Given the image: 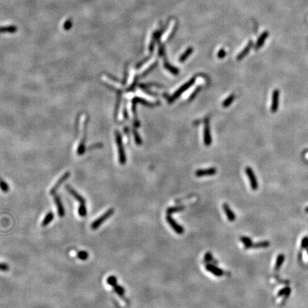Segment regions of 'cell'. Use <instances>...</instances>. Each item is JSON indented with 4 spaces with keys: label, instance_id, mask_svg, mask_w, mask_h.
<instances>
[{
    "label": "cell",
    "instance_id": "39",
    "mask_svg": "<svg viewBox=\"0 0 308 308\" xmlns=\"http://www.w3.org/2000/svg\"><path fill=\"white\" fill-rule=\"evenodd\" d=\"M9 270V267L8 265L6 264V263H0V271L6 272V271H8Z\"/></svg>",
    "mask_w": 308,
    "mask_h": 308
},
{
    "label": "cell",
    "instance_id": "19",
    "mask_svg": "<svg viewBox=\"0 0 308 308\" xmlns=\"http://www.w3.org/2000/svg\"><path fill=\"white\" fill-rule=\"evenodd\" d=\"M54 217V213L51 212V211H49V212L46 215V216L44 217V220H42V227H46V225H49L50 222L53 220Z\"/></svg>",
    "mask_w": 308,
    "mask_h": 308
},
{
    "label": "cell",
    "instance_id": "9",
    "mask_svg": "<svg viewBox=\"0 0 308 308\" xmlns=\"http://www.w3.org/2000/svg\"><path fill=\"white\" fill-rule=\"evenodd\" d=\"M70 176V173L69 172H66L63 175L62 177L60 178V179H59V181L56 183V184L54 185V186L51 188V190H50V194L51 195H54L56 194V192H57V190H58L59 186H60L64 182L66 181V179H68V178H69Z\"/></svg>",
    "mask_w": 308,
    "mask_h": 308
},
{
    "label": "cell",
    "instance_id": "11",
    "mask_svg": "<svg viewBox=\"0 0 308 308\" xmlns=\"http://www.w3.org/2000/svg\"><path fill=\"white\" fill-rule=\"evenodd\" d=\"M66 190H67L68 192L70 193V194H71V196H73V197L75 198L76 200H77V201L79 202V204H80V205H83V204H86V200H85L84 198H83L82 196H81L80 194L78 193L77 191L74 190V189L72 188L70 186V185H66Z\"/></svg>",
    "mask_w": 308,
    "mask_h": 308
},
{
    "label": "cell",
    "instance_id": "31",
    "mask_svg": "<svg viewBox=\"0 0 308 308\" xmlns=\"http://www.w3.org/2000/svg\"><path fill=\"white\" fill-rule=\"evenodd\" d=\"M77 256L78 258L80 259L81 260H86L89 257V253L84 250H81V251L78 252Z\"/></svg>",
    "mask_w": 308,
    "mask_h": 308
},
{
    "label": "cell",
    "instance_id": "30",
    "mask_svg": "<svg viewBox=\"0 0 308 308\" xmlns=\"http://www.w3.org/2000/svg\"><path fill=\"white\" fill-rule=\"evenodd\" d=\"M78 213H79V215L81 217L86 216V215H87V209H86V204H83V205H79V209H78Z\"/></svg>",
    "mask_w": 308,
    "mask_h": 308
},
{
    "label": "cell",
    "instance_id": "8",
    "mask_svg": "<svg viewBox=\"0 0 308 308\" xmlns=\"http://www.w3.org/2000/svg\"><path fill=\"white\" fill-rule=\"evenodd\" d=\"M54 203L56 204V206H57V211H58L59 216L61 217V218H63L65 215V210L62 200H61V198L59 197L58 195L54 194Z\"/></svg>",
    "mask_w": 308,
    "mask_h": 308
},
{
    "label": "cell",
    "instance_id": "28",
    "mask_svg": "<svg viewBox=\"0 0 308 308\" xmlns=\"http://www.w3.org/2000/svg\"><path fill=\"white\" fill-rule=\"evenodd\" d=\"M158 36H159V31H156V32H155L153 34V37H152L151 42V43H150V45H149V50L151 52L153 51V50L154 49V46H155V42H156V40L158 39Z\"/></svg>",
    "mask_w": 308,
    "mask_h": 308
},
{
    "label": "cell",
    "instance_id": "41",
    "mask_svg": "<svg viewBox=\"0 0 308 308\" xmlns=\"http://www.w3.org/2000/svg\"><path fill=\"white\" fill-rule=\"evenodd\" d=\"M226 54V52H225V50L224 49H221L220 50V51H218V57L219 59H223L224 57H225V56Z\"/></svg>",
    "mask_w": 308,
    "mask_h": 308
},
{
    "label": "cell",
    "instance_id": "2",
    "mask_svg": "<svg viewBox=\"0 0 308 308\" xmlns=\"http://www.w3.org/2000/svg\"><path fill=\"white\" fill-rule=\"evenodd\" d=\"M116 144H117L118 155H119V162L121 164H125L126 162V157L125 151H124L123 144H122L121 136L118 131H116Z\"/></svg>",
    "mask_w": 308,
    "mask_h": 308
},
{
    "label": "cell",
    "instance_id": "29",
    "mask_svg": "<svg viewBox=\"0 0 308 308\" xmlns=\"http://www.w3.org/2000/svg\"><path fill=\"white\" fill-rule=\"evenodd\" d=\"M113 287H114V290L116 294H118L120 297H123L124 294H125V290H124L123 287H121V285H118V284H116V285H115Z\"/></svg>",
    "mask_w": 308,
    "mask_h": 308
},
{
    "label": "cell",
    "instance_id": "42",
    "mask_svg": "<svg viewBox=\"0 0 308 308\" xmlns=\"http://www.w3.org/2000/svg\"><path fill=\"white\" fill-rule=\"evenodd\" d=\"M158 54H159V55H161V56H163V54H164V48H163V46H161L160 47H159Z\"/></svg>",
    "mask_w": 308,
    "mask_h": 308
},
{
    "label": "cell",
    "instance_id": "13",
    "mask_svg": "<svg viewBox=\"0 0 308 308\" xmlns=\"http://www.w3.org/2000/svg\"><path fill=\"white\" fill-rule=\"evenodd\" d=\"M222 208L224 210V212H225L228 220H230L231 222H233L235 220L236 216H235V213H233V211H232L231 208L227 203H224L223 205H222Z\"/></svg>",
    "mask_w": 308,
    "mask_h": 308
},
{
    "label": "cell",
    "instance_id": "21",
    "mask_svg": "<svg viewBox=\"0 0 308 308\" xmlns=\"http://www.w3.org/2000/svg\"><path fill=\"white\" fill-rule=\"evenodd\" d=\"M284 260H285V255L283 254H280V255H277L275 265V271H278L280 269L282 265L283 264Z\"/></svg>",
    "mask_w": 308,
    "mask_h": 308
},
{
    "label": "cell",
    "instance_id": "5",
    "mask_svg": "<svg viewBox=\"0 0 308 308\" xmlns=\"http://www.w3.org/2000/svg\"><path fill=\"white\" fill-rule=\"evenodd\" d=\"M166 220L167 222H168V223L169 224V225L172 228V229L177 234L182 235L184 233V228H183V227H182L181 225H179V224L172 218V216H170V215H167Z\"/></svg>",
    "mask_w": 308,
    "mask_h": 308
},
{
    "label": "cell",
    "instance_id": "15",
    "mask_svg": "<svg viewBox=\"0 0 308 308\" xmlns=\"http://www.w3.org/2000/svg\"><path fill=\"white\" fill-rule=\"evenodd\" d=\"M268 36H269V33L268 32V31H264V32L262 33V34L260 36L258 39H257V42H256V44L255 46V50H258L259 49H260V48L262 47L263 45L265 43V40H266V39L268 38Z\"/></svg>",
    "mask_w": 308,
    "mask_h": 308
},
{
    "label": "cell",
    "instance_id": "6",
    "mask_svg": "<svg viewBox=\"0 0 308 308\" xmlns=\"http://www.w3.org/2000/svg\"><path fill=\"white\" fill-rule=\"evenodd\" d=\"M279 97L280 92L278 89H275L272 94V103H271V111L272 113L277 112L278 106H279Z\"/></svg>",
    "mask_w": 308,
    "mask_h": 308
},
{
    "label": "cell",
    "instance_id": "3",
    "mask_svg": "<svg viewBox=\"0 0 308 308\" xmlns=\"http://www.w3.org/2000/svg\"><path fill=\"white\" fill-rule=\"evenodd\" d=\"M195 81H196V78L193 77V78H192V79H190V80L188 81V82H186L185 84H183V86L180 87L179 89H178L175 93H174L173 95L171 97L169 98V100H168L169 103H171V102L175 101L176 99H178V98H179L183 92H185L187 89H188L190 88V87L192 86L193 84V83H195Z\"/></svg>",
    "mask_w": 308,
    "mask_h": 308
},
{
    "label": "cell",
    "instance_id": "4",
    "mask_svg": "<svg viewBox=\"0 0 308 308\" xmlns=\"http://www.w3.org/2000/svg\"><path fill=\"white\" fill-rule=\"evenodd\" d=\"M246 173L247 176H248V179H249L251 188L253 190H257V188H258V182H257V179H256V176L255 173H254L253 170L251 168H250V167H247L246 168Z\"/></svg>",
    "mask_w": 308,
    "mask_h": 308
},
{
    "label": "cell",
    "instance_id": "27",
    "mask_svg": "<svg viewBox=\"0 0 308 308\" xmlns=\"http://www.w3.org/2000/svg\"><path fill=\"white\" fill-rule=\"evenodd\" d=\"M235 99V94H231V95H230L228 97L226 98V99H225V101L222 102V106H223L224 108H227V107L229 106H231V104L233 103V101H234Z\"/></svg>",
    "mask_w": 308,
    "mask_h": 308
},
{
    "label": "cell",
    "instance_id": "12",
    "mask_svg": "<svg viewBox=\"0 0 308 308\" xmlns=\"http://www.w3.org/2000/svg\"><path fill=\"white\" fill-rule=\"evenodd\" d=\"M217 170L215 168H205V169H198L196 171V176L197 177H203L205 176H213L216 173Z\"/></svg>",
    "mask_w": 308,
    "mask_h": 308
},
{
    "label": "cell",
    "instance_id": "40",
    "mask_svg": "<svg viewBox=\"0 0 308 308\" xmlns=\"http://www.w3.org/2000/svg\"><path fill=\"white\" fill-rule=\"evenodd\" d=\"M200 89H201V87H200V86L197 87V88H196V89H195L194 92L192 93V94H191V95L190 96V99H189V100H190H190L193 99L194 98H195V96L197 95V94H198V92H199L200 91Z\"/></svg>",
    "mask_w": 308,
    "mask_h": 308
},
{
    "label": "cell",
    "instance_id": "10",
    "mask_svg": "<svg viewBox=\"0 0 308 308\" xmlns=\"http://www.w3.org/2000/svg\"><path fill=\"white\" fill-rule=\"evenodd\" d=\"M205 269L208 270V271L214 275L216 277H221V276L223 275V270H222L221 269L218 268V267L216 266V265L210 264V263H208V264L205 265Z\"/></svg>",
    "mask_w": 308,
    "mask_h": 308
},
{
    "label": "cell",
    "instance_id": "43",
    "mask_svg": "<svg viewBox=\"0 0 308 308\" xmlns=\"http://www.w3.org/2000/svg\"><path fill=\"white\" fill-rule=\"evenodd\" d=\"M305 212H306V213H308V207H307V208H305Z\"/></svg>",
    "mask_w": 308,
    "mask_h": 308
},
{
    "label": "cell",
    "instance_id": "14",
    "mask_svg": "<svg viewBox=\"0 0 308 308\" xmlns=\"http://www.w3.org/2000/svg\"><path fill=\"white\" fill-rule=\"evenodd\" d=\"M253 42H251V41H250V42H248V44H247V45L246 46V47H245L244 49L240 51V53H239L238 55L237 56V61L242 60V59H243L244 57H246V56L248 54V53H249L250 50L251 49L252 46H253Z\"/></svg>",
    "mask_w": 308,
    "mask_h": 308
},
{
    "label": "cell",
    "instance_id": "16",
    "mask_svg": "<svg viewBox=\"0 0 308 308\" xmlns=\"http://www.w3.org/2000/svg\"><path fill=\"white\" fill-rule=\"evenodd\" d=\"M291 293V288L290 287H284V288L281 289L277 293V296L278 297H280V296H285L284 297V300H283V302L284 303L285 301H286V300L288 298L289 295H290Z\"/></svg>",
    "mask_w": 308,
    "mask_h": 308
},
{
    "label": "cell",
    "instance_id": "1",
    "mask_svg": "<svg viewBox=\"0 0 308 308\" xmlns=\"http://www.w3.org/2000/svg\"><path fill=\"white\" fill-rule=\"evenodd\" d=\"M114 213V208H110L107 210L106 212L103 213V215H101V216L99 217V218L96 219L94 222H92V225H91V228H92V230H97L100 226H101L102 224L107 219H109L110 217L112 216Z\"/></svg>",
    "mask_w": 308,
    "mask_h": 308
},
{
    "label": "cell",
    "instance_id": "25",
    "mask_svg": "<svg viewBox=\"0 0 308 308\" xmlns=\"http://www.w3.org/2000/svg\"><path fill=\"white\" fill-rule=\"evenodd\" d=\"M240 241L244 244L245 248H246V249H249V248H250V246H251L252 244L253 243L251 239H250V237H246V236L241 237Z\"/></svg>",
    "mask_w": 308,
    "mask_h": 308
},
{
    "label": "cell",
    "instance_id": "36",
    "mask_svg": "<svg viewBox=\"0 0 308 308\" xmlns=\"http://www.w3.org/2000/svg\"><path fill=\"white\" fill-rule=\"evenodd\" d=\"M156 65H157V63H156V62H154V64H153L152 65H151V66H150L149 67H148V68H147V69L145 70V71H144V72H143V74H142V76H143V77H145V76L146 75V74H147L148 73H149L150 71H151L153 69V68H155V66H156Z\"/></svg>",
    "mask_w": 308,
    "mask_h": 308
},
{
    "label": "cell",
    "instance_id": "23",
    "mask_svg": "<svg viewBox=\"0 0 308 308\" xmlns=\"http://www.w3.org/2000/svg\"><path fill=\"white\" fill-rule=\"evenodd\" d=\"M193 49L192 47L188 48V49L185 50V52L183 53V54L181 55V57H180V58H179V62H185V61L188 58L189 56H190L191 54L193 53Z\"/></svg>",
    "mask_w": 308,
    "mask_h": 308
},
{
    "label": "cell",
    "instance_id": "18",
    "mask_svg": "<svg viewBox=\"0 0 308 308\" xmlns=\"http://www.w3.org/2000/svg\"><path fill=\"white\" fill-rule=\"evenodd\" d=\"M184 209L185 206H183V205H176V206L168 208L166 211V213L167 215H170V216H171L173 213L181 212V211H183Z\"/></svg>",
    "mask_w": 308,
    "mask_h": 308
},
{
    "label": "cell",
    "instance_id": "32",
    "mask_svg": "<svg viewBox=\"0 0 308 308\" xmlns=\"http://www.w3.org/2000/svg\"><path fill=\"white\" fill-rule=\"evenodd\" d=\"M0 188H1V190L4 193L8 192L9 189L8 184H7L6 182L4 181L2 179H1V178H0Z\"/></svg>",
    "mask_w": 308,
    "mask_h": 308
},
{
    "label": "cell",
    "instance_id": "35",
    "mask_svg": "<svg viewBox=\"0 0 308 308\" xmlns=\"http://www.w3.org/2000/svg\"><path fill=\"white\" fill-rule=\"evenodd\" d=\"M301 248L305 250L308 248V236H305L302 238L301 241Z\"/></svg>",
    "mask_w": 308,
    "mask_h": 308
},
{
    "label": "cell",
    "instance_id": "20",
    "mask_svg": "<svg viewBox=\"0 0 308 308\" xmlns=\"http://www.w3.org/2000/svg\"><path fill=\"white\" fill-rule=\"evenodd\" d=\"M16 31L17 28L14 25L0 27V33H15Z\"/></svg>",
    "mask_w": 308,
    "mask_h": 308
},
{
    "label": "cell",
    "instance_id": "26",
    "mask_svg": "<svg viewBox=\"0 0 308 308\" xmlns=\"http://www.w3.org/2000/svg\"><path fill=\"white\" fill-rule=\"evenodd\" d=\"M133 102H135V103H141V104H143V105L146 106H149V107L154 106L155 105V103H151V102L146 101L145 99H141V98H138V97L135 98V99L133 100Z\"/></svg>",
    "mask_w": 308,
    "mask_h": 308
},
{
    "label": "cell",
    "instance_id": "17",
    "mask_svg": "<svg viewBox=\"0 0 308 308\" xmlns=\"http://www.w3.org/2000/svg\"><path fill=\"white\" fill-rule=\"evenodd\" d=\"M163 65H164V67L166 68L168 71H170V73L173 74V75H178V74H179V68L175 67V66H173L171 64H170L166 60H164Z\"/></svg>",
    "mask_w": 308,
    "mask_h": 308
},
{
    "label": "cell",
    "instance_id": "38",
    "mask_svg": "<svg viewBox=\"0 0 308 308\" xmlns=\"http://www.w3.org/2000/svg\"><path fill=\"white\" fill-rule=\"evenodd\" d=\"M204 260H205V262H207V263L211 262V261L213 260V255H212V253H209V252H208V253H205V256H204Z\"/></svg>",
    "mask_w": 308,
    "mask_h": 308
},
{
    "label": "cell",
    "instance_id": "37",
    "mask_svg": "<svg viewBox=\"0 0 308 308\" xmlns=\"http://www.w3.org/2000/svg\"><path fill=\"white\" fill-rule=\"evenodd\" d=\"M72 27V21L71 19H67L64 25V28L65 30L68 31L71 29Z\"/></svg>",
    "mask_w": 308,
    "mask_h": 308
},
{
    "label": "cell",
    "instance_id": "22",
    "mask_svg": "<svg viewBox=\"0 0 308 308\" xmlns=\"http://www.w3.org/2000/svg\"><path fill=\"white\" fill-rule=\"evenodd\" d=\"M270 242L269 241H260V242L253 243L250 246V248H266L270 246Z\"/></svg>",
    "mask_w": 308,
    "mask_h": 308
},
{
    "label": "cell",
    "instance_id": "7",
    "mask_svg": "<svg viewBox=\"0 0 308 308\" xmlns=\"http://www.w3.org/2000/svg\"><path fill=\"white\" fill-rule=\"evenodd\" d=\"M203 140H204V144L205 146H210L212 143V138H211V131H210V126H209V123L208 120H206V122H205V126H204V130H203Z\"/></svg>",
    "mask_w": 308,
    "mask_h": 308
},
{
    "label": "cell",
    "instance_id": "34",
    "mask_svg": "<svg viewBox=\"0 0 308 308\" xmlns=\"http://www.w3.org/2000/svg\"><path fill=\"white\" fill-rule=\"evenodd\" d=\"M133 136H134V139H135V141H136V144H137V145H141V144H142V141H141V138H140V136H139L138 132H137L136 131H135V130H133Z\"/></svg>",
    "mask_w": 308,
    "mask_h": 308
},
{
    "label": "cell",
    "instance_id": "24",
    "mask_svg": "<svg viewBox=\"0 0 308 308\" xmlns=\"http://www.w3.org/2000/svg\"><path fill=\"white\" fill-rule=\"evenodd\" d=\"M175 28H176L175 21H173L172 23L170 24V25L169 29H168V30L167 31V32L166 33V34H165L164 36L163 37V41H166V39H167L170 38V36H171V34H173V33L174 30H175Z\"/></svg>",
    "mask_w": 308,
    "mask_h": 308
},
{
    "label": "cell",
    "instance_id": "33",
    "mask_svg": "<svg viewBox=\"0 0 308 308\" xmlns=\"http://www.w3.org/2000/svg\"><path fill=\"white\" fill-rule=\"evenodd\" d=\"M106 282H107V283H108L109 285H111V287H114L115 285L117 284V278L115 277V276L111 275V276H110V277H109L108 278H107Z\"/></svg>",
    "mask_w": 308,
    "mask_h": 308
},
{
    "label": "cell",
    "instance_id": "44",
    "mask_svg": "<svg viewBox=\"0 0 308 308\" xmlns=\"http://www.w3.org/2000/svg\"><path fill=\"white\" fill-rule=\"evenodd\" d=\"M306 250H307V254H308V248H307V249H306Z\"/></svg>",
    "mask_w": 308,
    "mask_h": 308
}]
</instances>
